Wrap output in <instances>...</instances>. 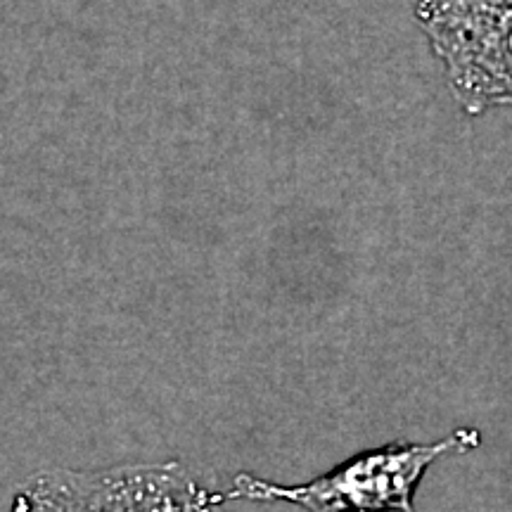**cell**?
Instances as JSON below:
<instances>
[{
    "label": "cell",
    "instance_id": "cell-1",
    "mask_svg": "<svg viewBox=\"0 0 512 512\" xmlns=\"http://www.w3.org/2000/svg\"><path fill=\"white\" fill-rule=\"evenodd\" d=\"M477 446V430H458L437 444H389L297 486L273 484L242 472L221 498L292 503L306 512H413L415 486L427 467L446 453H463Z\"/></svg>",
    "mask_w": 512,
    "mask_h": 512
},
{
    "label": "cell",
    "instance_id": "cell-2",
    "mask_svg": "<svg viewBox=\"0 0 512 512\" xmlns=\"http://www.w3.org/2000/svg\"><path fill=\"white\" fill-rule=\"evenodd\" d=\"M415 15L467 112L512 105V0H420Z\"/></svg>",
    "mask_w": 512,
    "mask_h": 512
},
{
    "label": "cell",
    "instance_id": "cell-3",
    "mask_svg": "<svg viewBox=\"0 0 512 512\" xmlns=\"http://www.w3.org/2000/svg\"><path fill=\"white\" fill-rule=\"evenodd\" d=\"M200 486L176 463L105 470H41L15 491L10 512H190Z\"/></svg>",
    "mask_w": 512,
    "mask_h": 512
},
{
    "label": "cell",
    "instance_id": "cell-4",
    "mask_svg": "<svg viewBox=\"0 0 512 512\" xmlns=\"http://www.w3.org/2000/svg\"><path fill=\"white\" fill-rule=\"evenodd\" d=\"M221 505H223L221 494H211V491L200 489V494H197L190 512H223Z\"/></svg>",
    "mask_w": 512,
    "mask_h": 512
}]
</instances>
